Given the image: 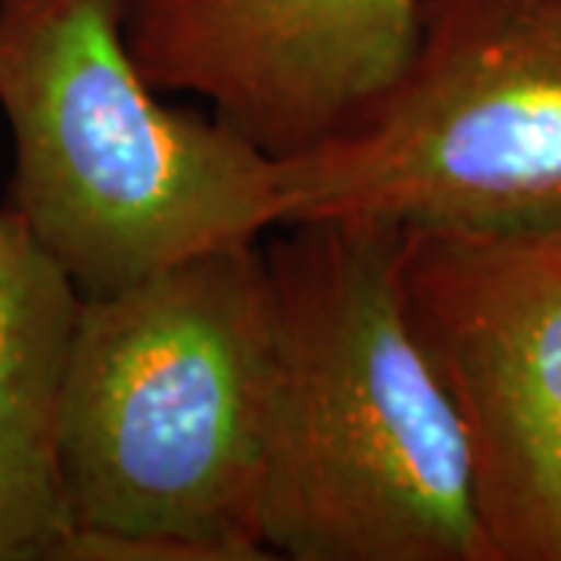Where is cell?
<instances>
[{"instance_id":"1","label":"cell","mask_w":561,"mask_h":561,"mask_svg":"<svg viewBox=\"0 0 561 561\" xmlns=\"http://www.w3.org/2000/svg\"><path fill=\"white\" fill-rule=\"evenodd\" d=\"M278 231L262 247L265 556L486 561L459 412L405 316L402 228L319 219Z\"/></svg>"},{"instance_id":"2","label":"cell","mask_w":561,"mask_h":561,"mask_svg":"<svg viewBox=\"0 0 561 561\" xmlns=\"http://www.w3.org/2000/svg\"><path fill=\"white\" fill-rule=\"evenodd\" d=\"M262 243L81 297L57 461L72 561H262Z\"/></svg>"},{"instance_id":"3","label":"cell","mask_w":561,"mask_h":561,"mask_svg":"<svg viewBox=\"0 0 561 561\" xmlns=\"http://www.w3.org/2000/svg\"><path fill=\"white\" fill-rule=\"evenodd\" d=\"M128 0H0L13 213L81 297L284 221L280 162L221 119L162 103L125 35Z\"/></svg>"},{"instance_id":"4","label":"cell","mask_w":561,"mask_h":561,"mask_svg":"<svg viewBox=\"0 0 561 561\" xmlns=\"http://www.w3.org/2000/svg\"><path fill=\"white\" fill-rule=\"evenodd\" d=\"M278 162L280 228H561V0H424L419 47L381 106Z\"/></svg>"},{"instance_id":"5","label":"cell","mask_w":561,"mask_h":561,"mask_svg":"<svg viewBox=\"0 0 561 561\" xmlns=\"http://www.w3.org/2000/svg\"><path fill=\"white\" fill-rule=\"evenodd\" d=\"M400 284L459 412L486 561H561V228L402 231Z\"/></svg>"},{"instance_id":"6","label":"cell","mask_w":561,"mask_h":561,"mask_svg":"<svg viewBox=\"0 0 561 561\" xmlns=\"http://www.w3.org/2000/svg\"><path fill=\"white\" fill-rule=\"evenodd\" d=\"M424 0H128L125 35L160 91L197 94L262 153L353 131L397 88Z\"/></svg>"},{"instance_id":"7","label":"cell","mask_w":561,"mask_h":561,"mask_svg":"<svg viewBox=\"0 0 561 561\" xmlns=\"http://www.w3.org/2000/svg\"><path fill=\"white\" fill-rule=\"evenodd\" d=\"M79 309L60 262L0 206V561H72L57 427Z\"/></svg>"}]
</instances>
